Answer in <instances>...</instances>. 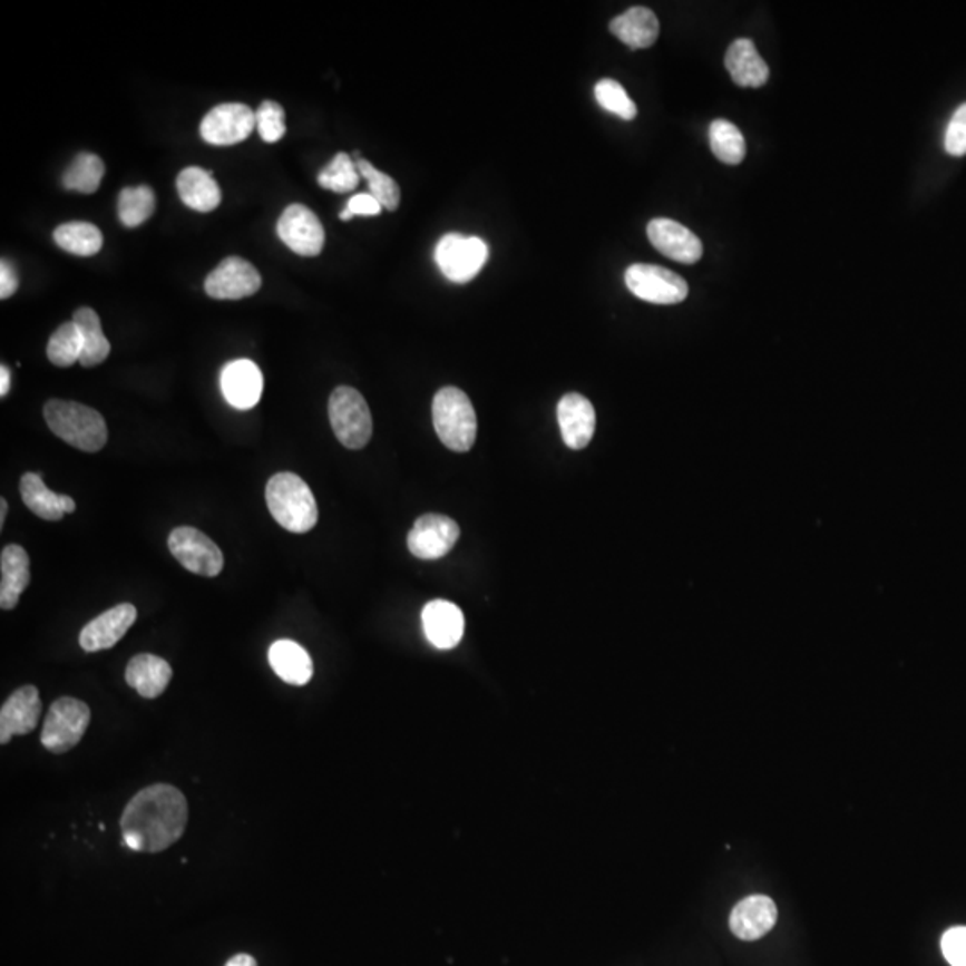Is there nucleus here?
Wrapping results in <instances>:
<instances>
[{
  "instance_id": "1",
  "label": "nucleus",
  "mask_w": 966,
  "mask_h": 966,
  "mask_svg": "<svg viewBox=\"0 0 966 966\" xmlns=\"http://www.w3.org/2000/svg\"><path fill=\"white\" fill-rule=\"evenodd\" d=\"M186 821L188 802L182 791L170 784L147 786L124 809V845L137 852H162L182 838Z\"/></svg>"
},
{
  "instance_id": "2",
  "label": "nucleus",
  "mask_w": 966,
  "mask_h": 966,
  "mask_svg": "<svg viewBox=\"0 0 966 966\" xmlns=\"http://www.w3.org/2000/svg\"><path fill=\"white\" fill-rule=\"evenodd\" d=\"M274 521L292 534H306L318 525V501L303 478L294 472H277L265 489Z\"/></svg>"
},
{
  "instance_id": "3",
  "label": "nucleus",
  "mask_w": 966,
  "mask_h": 966,
  "mask_svg": "<svg viewBox=\"0 0 966 966\" xmlns=\"http://www.w3.org/2000/svg\"><path fill=\"white\" fill-rule=\"evenodd\" d=\"M43 418L55 436L87 453H97L108 440L105 418L87 404L50 400L43 407Z\"/></svg>"
},
{
  "instance_id": "4",
  "label": "nucleus",
  "mask_w": 966,
  "mask_h": 966,
  "mask_svg": "<svg viewBox=\"0 0 966 966\" xmlns=\"http://www.w3.org/2000/svg\"><path fill=\"white\" fill-rule=\"evenodd\" d=\"M433 427L442 445L457 453H466L477 440V412L466 392L445 387L433 398Z\"/></svg>"
},
{
  "instance_id": "5",
  "label": "nucleus",
  "mask_w": 966,
  "mask_h": 966,
  "mask_svg": "<svg viewBox=\"0 0 966 966\" xmlns=\"http://www.w3.org/2000/svg\"><path fill=\"white\" fill-rule=\"evenodd\" d=\"M328 413L333 433L348 449H362L372 436V418L368 403L353 387H336L330 396Z\"/></svg>"
},
{
  "instance_id": "6",
  "label": "nucleus",
  "mask_w": 966,
  "mask_h": 966,
  "mask_svg": "<svg viewBox=\"0 0 966 966\" xmlns=\"http://www.w3.org/2000/svg\"><path fill=\"white\" fill-rule=\"evenodd\" d=\"M90 718V708L81 700L72 696L56 700L41 729V744L52 753L69 752L82 740Z\"/></svg>"
},
{
  "instance_id": "7",
  "label": "nucleus",
  "mask_w": 966,
  "mask_h": 966,
  "mask_svg": "<svg viewBox=\"0 0 966 966\" xmlns=\"http://www.w3.org/2000/svg\"><path fill=\"white\" fill-rule=\"evenodd\" d=\"M489 258V247L478 236L448 233L436 247V262L449 282L468 283Z\"/></svg>"
},
{
  "instance_id": "8",
  "label": "nucleus",
  "mask_w": 966,
  "mask_h": 966,
  "mask_svg": "<svg viewBox=\"0 0 966 966\" xmlns=\"http://www.w3.org/2000/svg\"><path fill=\"white\" fill-rule=\"evenodd\" d=\"M625 283L635 297L654 304L682 303L690 294L684 277L658 265H631L626 269Z\"/></svg>"
},
{
  "instance_id": "9",
  "label": "nucleus",
  "mask_w": 966,
  "mask_h": 966,
  "mask_svg": "<svg viewBox=\"0 0 966 966\" xmlns=\"http://www.w3.org/2000/svg\"><path fill=\"white\" fill-rule=\"evenodd\" d=\"M168 549L185 569L201 576L223 572L224 555L214 540L194 527H179L168 536Z\"/></svg>"
},
{
  "instance_id": "10",
  "label": "nucleus",
  "mask_w": 966,
  "mask_h": 966,
  "mask_svg": "<svg viewBox=\"0 0 966 966\" xmlns=\"http://www.w3.org/2000/svg\"><path fill=\"white\" fill-rule=\"evenodd\" d=\"M256 126V115L250 106L227 103L215 106L201 123V137L209 146H235L250 137Z\"/></svg>"
},
{
  "instance_id": "11",
  "label": "nucleus",
  "mask_w": 966,
  "mask_h": 966,
  "mask_svg": "<svg viewBox=\"0 0 966 966\" xmlns=\"http://www.w3.org/2000/svg\"><path fill=\"white\" fill-rule=\"evenodd\" d=\"M262 286V276L253 264L241 256H230L223 260L208 274L205 291L214 300H244L256 294Z\"/></svg>"
},
{
  "instance_id": "12",
  "label": "nucleus",
  "mask_w": 966,
  "mask_h": 966,
  "mask_svg": "<svg viewBox=\"0 0 966 966\" xmlns=\"http://www.w3.org/2000/svg\"><path fill=\"white\" fill-rule=\"evenodd\" d=\"M460 537V528L453 519L442 514H425L413 523L410 530V554L422 560H436L448 555Z\"/></svg>"
},
{
  "instance_id": "13",
  "label": "nucleus",
  "mask_w": 966,
  "mask_h": 966,
  "mask_svg": "<svg viewBox=\"0 0 966 966\" xmlns=\"http://www.w3.org/2000/svg\"><path fill=\"white\" fill-rule=\"evenodd\" d=\"M276 232L283 244L301 256H318L326 242L318 215L303 205L286 206L277 221Z\"/></svg>"
},
{
  "instance_id": "14",
  "label": "nucleus",
  "mask_w": 966,
  "mask_h": 966,
  "mask_svg": "<svg viewBox=\"0 0 966 966\" xmlns=\"http://www.w3.org/2000/svg\"><path fill=\"white\" fill-rule=\"evenodd\" d=\"M648 241L658 253L679 264L693 265L703 256V245L699 236L690 227L672 218H654L650 221Z\"/></svg>"
},
{
  "instance_id": "15",
  "label": "nucleus",
  "mask_w": 966,
  "mask_h": 966,
  "mask_svg": "<svg viewBox=\"0 0 966 966\" xmlns=\"http://www.w3.org/2000/svg\"><path fill=\"white\" fill-rule=\"evenodd\" d=\"M137 608L131 604L115 605L106 613L91 619L81 634L79 644L85 652H100V650L114 648L118 641L123 640L126 632L137 622Z\"/></svg>"
},
{
  "instance_id": "16",
  "label": "nucleus",
  "mask_w": 966,
  "mask_h": 966,
  "mask_svg": "<svg viewBox=\"0 0 966 966\" xmlns=\"http://www.w3.org/2000/svg\"><path fill=\"white\" fill-rule=\"evenodd\" d=\"M221 391L233 409H253L262 398V391H264L262 371L251 360H235V362L226 363L223 372H221Z\"/></svg>"
},
{
  "instance_id": "17",
  "label": "nucleus",
  "mask_w": 966,
  "mask_h": 966,
  "mask_svg": "<svg viewBox=\"0 0 966 966\" xmlns=\"http://www.w3.org/2000/svg\"><path fill=\"white\" fill-rule=\"evenodd\" d=\"M41 700L35 685H22L0 709V743L8 744L13 735L29 734L37 729Z\"/></svg>"
},
{
  "instance_id": "18",
  "label": "nucleus",
  "mask_w": 966,
  "mask_h": 966,
  "mask_svg": "<svg viewBox=\"0 0 966 966\" xmlns=\"http://www.w3.org/2000/svg\"><path fill=\"white\" fill-rule=\"evenodd\" d=\"M558 427L563 433L564 442L572 449H584L595 436L596 412L595 407L586 396H563L557 407Z\"/></svg>"
},
{
  "instance_id": "19",
  "label": "nucleus",
  "mask_w": 966,
  "mask_h": 966,
  "mask_svg": "<svg viewBox=\"0 0 966 966\" xmlns=\"http://www.w3.org/2000/svg\"><path fill=\"white\" fill-rule=\"evenodd\" d=\"M777 906L767 895H752L735 904L731 915V930L744 941L767 936L777 924Z\"/></svg>"
},
{
  "instance_id": "20",
  "label": "nucleus",
  "mask_w": 966,
  "mask_h": 966,
  "mask_svg": "<svg viewBox=\"0 0 966 966\" xmlns=\"http://www.w3.org/2000/svg\"><path fill=\"white\" fill-rule=\"evenodd\" d=\"M422 628L436 648H455L464 635L462 611L446 599H433L422 608Z\"/></svg>"
},
{
  "instance_id": "21",
  "label": "nucleus",
  "mask_w": 966,
  "mask_h": 966,
  "mask_svg": "<svg viewBox=\"0 0 966 966\" xmlns=\"http://www.w3.org/2000/svg\"><path fill=\"white\" fill-rule=\"evenodd\" d=\"M725 67L738 87L759 88L767 85L770 69L749 38H738L726 50Z\"/></svg>"
},
{
  "instance_id": "22",
  "label": "nucleus",
  "mask_w": 966,
  "mask_h": 966,
  "mask_svg": "<svg viewBox=\"0 0 966 966\" xmlns=\"http://www.w3.org/2000/svg\"><path fill=\"white\" fill-rule=\"evenodd\" d=\"M608 29L613 32L617 40L623 41L631 49H648L654 46L658 38L657 14L643 6H635L625 13L617 14L616 19L611 20Z\"/></svg>"
},
{
  "instance_id": "23",
  "label": "nucleus",
  "mask_w": 966,
  "mask_h": 966,
  "mask_svg": "<svg viewBox=\"0 0 966 966\" xmlns=\"http://www.w3.org/2000/svg\"><path fill=\"white\" fill-rule=\"evenodd\" d=\"M29 567H31L29 555L22 546L10 545L2 549V555H0V573H2L0 607L2 611H11L19 604L20 596L31 582Z\"/></svg>"
},
{
  "instance_id": "24",
  "label": "nucleus",
  "mask_w": 966,
  "mask_h": 966,
  "mask_svg": "<svg viewBox=\"0 0 966 966\" xmlns=\"http://www.w3.org/2000/svg\"><path fill=\"white\" fill-rule=\"evenodd\" d=\"M170 679L173 667L158 655H137L126 667L127 685H131L133 690L147 700L158 699L159 694L167 690Z\"/></svg>"
},
{
  "instance_id": "25",
  "label": "nucleus",
  "mask_w": 966,
  "mask_h": 966,
  "mask_svg": "<svg viewBox=\"0 0 966 966\" xmlns=\"http://www.w3.org/2000/svg\"><path fill=\"white\" fill-rule=\"evenodd\" d=\"M177 192L183 203L196 212H214L223 201V192L214 179V173L201 167H186L177 176Z\"/></svg>"
},
{
  "instance_id": "26",
  "label": "nucleus",
  "mask_w": 966,
  "mask_h": 966,
  "mask_svg": "<svg viewBox=\"0 0 966 966\" xmlns=\"http://www.w3.org/2000/svg\"><path fill=\"white\" fill-rule=\"evenodd\" d=\"M269 664L286 684L304 685L312 681V657L295 641L280 640L273 643L269 648Z\"/></svg>"
},
{
  "instance_id": "27",
  "label": "nucleus",
  "mask_w": 966,
  "mask_h": 966,
  "mask_svg": "<svg viewBox=\"0 0 966 966\" xmlns=\"http://www.w3.org/2000/svg\"><path fill=\"white\" fill-rule=\"evenodd\" d=\"M72 321L81 333L82 354L79 363L82 368H96L99 363L105 362L109 357V351H111V344L103 332L96 310L82 306V309L76 310Z\"/></svg>"
},
{
  "instance_id": "28",
  "label": "nucleus",
  "mask_w": 966,
  "mask_h": 966,
  "mask_svg": "<svg viewBox=\"0 0 966 966\" xmlns=\"http://www.w3.org/2000/svg\"><path fill=\"white\" fill-rule=\"evenodd\" d=\"M20 495H22L23 504L28 505L38 518L46 521H59L64 518L65 510L61 505V496L56 495L52 490L47 489L46 484L41 480L40 472H26L20 478Z\"/></svg>"
},
{
  "instance_id": "29",
  "label": "nucleus",
  "mask_w": 966,
  "mask_h": 966,
  "mask_svg": "<svg viewBox=\"0 0 966 966\" xmlns=\"http://www.w3.org/2000/svg\"><path fill=\"white\" fill-rule=\"evenodd\" d=\"M59 250L76 256H94L103 247V233L90 223H65L55 230Z\"/></svg>"
},
{
  "instance_id": "30",
  "label": "nucleus",
  "mask_w": 966,
  "mask_h": 966,
  "mask_svg": "<svg viewBox=\"0 0 966 966\" xmlns=\"http://www.w3.org/2000/svg\"><path fill=\"white\" fill-rule=\"evenodd\" d=\"M709 144L713 155L726 165H740L747 156L743 133L725 118H718L709 127Z\"/></svg>"
},
{
  "instance_id": "31",
  "label": "nucleus",
  "mask_w": 966,
  "mask_h": 966,
  "mask_svg": "<svg viewBox=\"0 0 966 966\" xmlns=\"http://www.w3.org/2000/svg\"><path fill=\"white\" fill-rule=\"evenodd\" d=\"M155 192L147 185L127 186L118 194V218L126 227H138L155 214Z\"/></svg>"
},
{
  "instance_id": "32",
  "label": "nucleus",
  "mask_w": 966,
  "mask_h": 966,
  "mask_svg": "<svg viewBox=\"0 0 966 966\" xmlns=\"http://www.w3.org/2000/svg\"><path fill=\"white\" fill-rule=\"evenodd\" d=\"M105 162L91 153H81L74 158L67 173L64 174V186L67 191L79 194H94L105 177Z\"/></svg>"
},
{
  "instance_id": "33",
  "label": "nucleus",
  "mask_w": 966,
  "mask_h": 966,
  "mask_svg": "<svg viewBox=\"0 0 966 966\" xmlns=\"http://www.w3.org/2000/svg\"><path fill=\"white\" fill-rule=\"evenodd\" d=\"M82 339L74 321L64 322L47 342V359L56 368H72L81 360Z\"/></svg>"
},
{
  "instance_id": "34",
  "label": "nucleus",
  "mask_w": 966,
  "mask_h": 966,
  "mask_svg": "<svg viewBox=\"0 0 966 966\" xmlns=\"http://www.w3.org/2000/svg\"><path fill=\"white\" fill-rule=\"evenodd\" d=\"M360 179L362 176H360L357 164L345 153L333 156L332 162L322 168L318 176L319 186L335 192V194H348V192L354 191L359 186Z\"/></svg>"
},
{
  "instance_id": "35",
  "label": "nucleus",
  "mask_w": 966,
  "mask_h": 966,
  "mask_svg": "<svg viewBox=\"0 0 966 966\" xmlns=\"http://www.w3.org/2000/svg\"><path fill=\"white\" fill-rule=\"evenodd\" d=\"M360 176L368 182L369 194L380 201V205L389 212H394L400 206L401 191L400 185L392 179L389 174L378 170L368 159L357 162Z\"/></svg>"
},
{
  "instance_id": "36",
  "label": "nucleus",
  "mask_w": 966,
  "mask_h": 966,
  "mask_svg": "<svg viewBox=\"0 0 966 966\" xmlns=\"http://www.w3.org/2000/svg\"><path fill=\"white\" fill-rule=\"evenodd\" d=\"M595 97L605 111L617 115L623 120H632L637 115V106H635L634 100L628 97L625 88L614 79H602V81L596 82Z\"/></svg>"
},
{
  "instance_id": "37",
  "label": "nucleus",
  "mask_w": 966,
  "mask_h": 966,
  "mask_svg": "<svg viewBox=\"0 0 966 966\" xmlns=\"http://www.w3.org/2000/svg\"><path fill=\"white\" fill-rule=\"evenodd\" d=\"M254 115H256V127L262 140L274 144L285 137V109L282 105H277L274 100H264Z\"/></svg>"
},
{
  "instance_id": "38",
  "label": "nucleus",
  "mask_w": 966,
  "mask_h": 966,
  "mask_svg": "<svg viewBox=\"0 0 966 966\" xmlns=\"http://www.w3.org/2000/svg\"><path fill=\"white\" fill-rule=\"evenodd\" d=\"M945 150L950 156L966 155V103L954 111L947 131H945Z\"/></svg>"
},
{
  "instance_id": "39",
  "label": "nucleus",
  "mask_w": 966,
  "mask_h": 966,
  "mask_svg": "<svg viewBox=\"0 0 966 966\" xmlns=\"http://www.w3.org/2000/svg\"><path fill=\"white\" fill-rule=\"evenodd\" d=\"M941 953L950 966H966V927H950L941 936Z\"/></svg>"
},
{
  "instance_id": "40",
  "label": "nucleus",
  "mask_w": 966,
  "mask_h": 966,
  "mask_svg": "<svg viewBox=\"0 0 966 966\" xmlns=\"http://www.w3.org/2000/svg\"><path fill=\"white\" fill-rule=\"evenodd\" d=\"M381 208L383 206L380 205V201L377 197H372L371 194H357V196L348 201L344 212H341V221L345 223V221H351L357 215L374 217V215L381 214Z\"/></svg>"
},
{
  "instance_id": "41",
  "label": "nucleus",
  "mask_w": 966,
  "mask_h": 966,
  "mask_svg": "<svg viewBox=\"0 0 966 966\" xmlns=\"http://www.w3.org/2000/svg\"><path fill=\"white\" fill-rule=\"evenodd\" d=\"M19 285V274L14 271L13 265L8 260H2V264H0V300L11 297Z\"/></svg>"
},
{
  "instance_id": "42",
  "label": "nucleus",
  "mask_w": 966,
  "mask_h": 966,
  "mask_svg": "<svg viewBox=\"0 0 966 966\" xmlns=\"http://www.w3.org/2000/svg\"><path fill=\"white\" fill-rule=\"evenodd\" d=\"M224 966H258V963L250 954H236Z\"/></svg>"
},
{
  "instance_id": "43",
  "label": "nucleus",
  "mask_w": 966,
  "mask_h": 966,
  "mask_svg": "<svg viewBox=\"0 0 966 966\" xmlns=\"http://www.w3.org/2000/svg\"><path fill=\"white\" fill-rule=\"evenodd\" d=\"M10 369L6 368V365H2V368H0V396H2V398H6V396H8V392H10Z\"/></svg>"
},
{
  "instance_id": "44",
  "label": "nucleus",
  "mask_w": 966,
  "mask_h": 966,
  "mask_svg": "<svg viewBox=\"0 0 966 966\" xmlns=\"http://www.w3.org/2000/svg\"><path fill=\"white\" fill-rule=\"evenodd\" d=\"M61 505H64L65 514H74L76 513V501H74L70 496L64 495L61 496Z\"/></svg>"
},
{
  "instance_id": "45",
  "label": "nucleus",
  "mask_w": 966,
  "mask_h": 966,
  "mask_svg": "<svg viewBox=\"0 0 966 966\" xmlns=\"http://www.w3.org/2000/svg\"><path fill=\"white\" fill-rule=\"evenodd\" d=\"M6 516H8V501L0 499V528L4 527Z\"/></svg>"
}]
</instances>
